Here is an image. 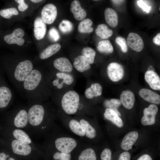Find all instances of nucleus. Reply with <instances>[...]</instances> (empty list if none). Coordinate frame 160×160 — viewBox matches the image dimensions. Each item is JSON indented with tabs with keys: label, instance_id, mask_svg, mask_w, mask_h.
Wrapping results in <instances>:
<instances>
[{
	"label": "nucleus",
	"instance_id": "5701e85b",
	"mask_svg": "<svg viewBox=\"0 0 160 160\" xmlns=\"http://www.w3.org/2000/svg\"><path fill=\"white\" fill-rule=\"evenodd\" d=\"M70 10L74 18L78 20H83L86 16L85 10L82 8L79 2L77 0H74L72 2Z\"/></svg>",
	"mask_w": 160,
	"mask_h": 160
},
{
	"label": "nucleus",
	"instance_id": "ea45409f",
	"mask_svg": "<svg viewBox=\"0 0 160 160\" xmlns=\"http://www.w3.org/2000/svg\"><path fill=\"white\" fill-rule=\"evenodd\" d=\"M104 104L105 106L107 108L113 110L117 113L119 116H121V114L117 109L118 106L112 103L110 100H106L105 101Z\"/></svg>",
	"mask_w": 160,
	"mask_h": 160
},
{
	"label": "nucleus",
	"instance_id": "3c124183",
	"mask_svg": "<svg viewBox=\"0 0 160 160\" xmlns=\"http://www.w3.org/2000/svg\"><path fill=\"white\" fill-rule=\"evenodd\" d=\"M63 81H62V82L58 84L57 88L59 89H61L63 87Z\"/></svg>",
	"mask_w": 160,
	"mask_h": 160
},
{
	"label": "nucleus",
	"instance_id": "473e14b6",
	"mask_svg": "<svg viewBox=\"0 0 160 160\" xmlns=\"http://www.w3.org/2000/svg\"><path fill=\"white\" fill-rule=\"evenodd\" d=\"M18 14V12L14 7L5 8L0 10V16L4 19H9L13 15H17Z\"/></svg>",
	"mask_w": 160,
	"mask_h": 160
},
{
	"label": "nucleus",
	"instance_id": "f3484780",
	"mask_svg": "<svg viewBox=\"0 0 160 160\" xmlns=\"http://www.w3.org/2000/svg\"><path fill=\"white\" fill-rule=\"evenodd\" d=\"M138 137V134L136 131L129 132L124 137L121 143V148L126 151L131 149Z\"/></svg>",
	"mask_w": 160,
	"mask_h": 160
},
{
	"label": "nucleus",
	"instance_id": "603ef678",
	"mask_svg": "<svg viewBox=\"0 0 160 160\" xmlns=\"http://www.w3.org/2000/svg\"><path fill=\"white\" fill-rule=\"evenodd\" d=\"M30 1L35 3H38L42 1V0H31Z\"/></svg>",
	"mask_w": 160,
	"mask_h": 160
},
{
	"label": "nucleus",
	"instance_id": "4be33fe9",
	"mask_svg": "<svg viewBox=\"0 0 160 160\" xmlns=\"http://www.w3.org/2000/svg\"><path fill=\"white\" fill-rule=\"evenodd\" d=\"M53 65L56 69L61 72H70L73 70L72 65L70 60L65 57L56 59L53 62Z\"/></svg>",
	"mask_w": 160,
	"mask_h": 160
},
{
	"label": "nucleus",
	"instance_id": "7ed1b4c3",
	"mask_svg": "<svg viewBox=\"0 0 160 160\" xmlns=\"http://www.w3.org/2000/svg\"><path fill=\"white\" fill-rule=\"evenodd\" d=\"M43 79L42 73L33 68L24 80L23 85L29 104L41 103L39 92Z\"/></svg>",
	"mask_w": 160,
	"mask_h": 160
},
{
	"label": "nucleus",
	"instance_id": "ddd939ff",
	"mask_svg": "<svg viewBox=\"0 0 160 160\" xmlns=\"http://www.w3.org/2000/svg\"><path fill=\"white\" fill-rule=\"evenodd\" d=\"M25 35L24 31L21 28H17L14 30L11 34L5 35L3 37V40L9 44H16L22 46L25 42L23 37Z\"/></svg>",
	"mask_w": 160,
	"mask_h": 160
},
{
	"label": "nucleus",
	"instance_id": "0eeeda50",
	"mask_svg": "<svg viewBox=\"0 0 160 160\" xmlns=\"http://www.w3.org/2000/svg\"><path fill=\"white\" fill-rule=\"evenodd\" d=\"M80 98L78 94L75 91L67 92L63 96L61 102L62 108L67 115L76 113L79 109Z\"/></svg>",
	"mask_w": 160,
	"mask_h": 160
},
{
	"label": "nucleus",
	"instance_id": "cd10ccee",
	"mask_svg": "<svg viewBox=\"0 0 160 160\" xmlns=\"http://www.w3.org/2000/svg\"><path fill=\"white\" fill-rule=\"evenodd\" d=\"M60 48L61 45L59 43L52 44L40 53L39 57L41 60L47 59L57 53Z\"/></svg>",
	"mask_w": 160,
	"mask_h": 160
},
{
	"label": "nucleus",
	"instance_id": "c03bdc74",
	"mask_svg": "<svg viewBox=\"0 0 160 160\" xmlns=\"http://www.w3.org/2000/svg\"><path fill=\"white\" fill-rule=\"evenodd\" d=\"M10 156V155L7 153L6 151H3L0 152V160H8Z\"/></svg>",
	"mask_w": 160,
	"mask_h": 160
},
{
	"label": "nucleus",
	"instance_id": "a878e982",
	"mask_svg": "<svg viewBox=\"0 0 160 160\" xmlns=\"http://www.w3.org/2000/svg\"><path fill=\"white\" fill-rule=\"evenodd\" d=\"M73 65L79 72H82L91 68V65L85 57L82 55H79L74 59Z\"/></svg>",
	"mask_w": 160,
	"mask_h": 160
},
{
	"label": "nucleus",
	"instance_id": "423d86ee",
	"mask_svg": "<svg viewBox=\"0 0 160 160\" xmlns=\"http://www.w3.org/2000/svg\"><path fill=\"white\" fill-rule=\"evenodd\" d=\"M0 132L2 135L26 143L39 151V145L35 144L29 135L23 129L5 125L0 127Z\"/></svg>",
	"mask_w": 160,
	"mask_h": 160
},
{
	"label": "nucleus",
	"instance_id": "a211bd4d",
	"mask_svg": "<svg viewBox=\"0 0 160 160\" xmlns=\"http://www.w3.org/2000/svg\"><path fill=\"white\" fill-rule=\"evenodd\" d=\"M33 32L35 38L37 40L43 39L44 37L47 30L46 24L41 18L37 17L34 22Z\"/></svg>",
	"mask_w": 160,
	"mask_h": 160
},
{
	"label": "nucleus",
	"instance_id": "c9c22d12",
	"mask_svg": "<svg viewBox=\"0 0 160 160\" xmlns=\"http://www.w3.org/2000/svg\"><path fill=\"white\" fill-rule=\"evenodd\" d=\"M56 76L59 79H62L63 81L67 85H70L73 81V76L68 73H57L56 74Z\"/></svg>",
	"mask_w": 160,
	"mask_h": 160
},
{
	"label": "nucleus",
	"instance_id": "7c9ffc66",
	"mask_svg": "<svg viewBox=\"0 0 160 160\" xmlns=\"http://www.w3.org/2000/svg\"><path fill=\"white\" fill-rule=\"evenodd\" d=\"M92 23V21L89 19L83 20L79 25L78 31L81 33H89L92 32L93 31V28L91 27Z\"/></svg>",
	"mask_w": 160,
	"mask_h": 160
},
{
	"label": "nucleus",
	"instance_id": "864d4df0",
	"mask_svg": "<svg viewBox=\"0 0 160 160\" xmlns=\"http://www.w3.org/2000/svg\"><path fill=\"white\" fill-rule=\"evenodd\" d=\"M8 160H16L14 158L10 156V157L9 158Z\"/></svg>",
	"mask_w": 160,
	"mask_h": 160
},
{
	"label": "nucleus",
	"instance_id": "b1692460",
	"mask_svg": "<svg viewBox=\"0 0 160 160\" xmlns=\"http://www.w3.org/2000/svg\"><path fill=\"white\" fill-rule=\"evenodd\" d=\"M105 21L111 27L115 28L117 26L118 23V17L116 12L111 8H106L104 11Z\"/></svg>",
	"mask_w": 160,
	"mask_h": 160
},
{
	"label": "nucleus",
	"instance_id": "6e6552de",
	"mask_svg": "<svg viewBox=\"0 0 160 160\" xmlns=\"http://www.w3.org/2000/svg\"><path fill=\"white\" fill-rule=\"evenodd\" d=\"M0 71V111L7 108L13 99L12 90L4 79Z\"/></svg>",
	"mask_w": 160,
	"mask_h": 160
},
{
	"label": "nucleus",
	"instance_id": "72a5a7b5",
	"mask_svg": "<svg viewBox=\"0 0 160 160\" xmlns=\"http://www.w3.org/2000/svg\"><path fill=\"white\" fill-rule=\"evenodd\" d=\"M82 53L90 64L94 63L96 52L93 49L90 47H85L82 49Z\"/></svg>",
	"mask_w": 160,
	"mask_h": 160
},
{
	"label": "nucleus",
	"instance_id": "a18cd8bd",
	"mask_svg": "<svg viewBox=\"0 0 160 160\" xmlns=\"http://www.w3.org/2000/svg\"><path fill=\"white\" fill-rule=\"evenodd\" d=\"M153 42L155 44L160 45V33H158L153 39Z\"/></svg>",
	"mask_w": 160,
	"mask_h": 160
},
{
	"label": "nucleus",
	"instance_id": "49530a36",
	"mask_svg": "<svg viewBox=\"0 0 160 160\" xmlns=\"http://www.w3.org/2000/svg\"><path fill=\"white\" fill-rule=\"evenodd\" d=\"M137 160H152V159L149 155L144 154L140 156Z\"/></svg>",
	"mask_w": 160,
	"mask_h": 160
},
{
	"label": "nucleus",
	"instance_id": "79ce46f5",
	"mask_svg": "<svg viewBox=\"0 0 160 160\" xmlns=\"http://www.w3.org/2000/svg\"><path fill=\"white\" fill-rule=\"evenodd\" d=\"M15 1L19 4L18 9L20 11L23 12L28 9V6L25 3L24 0H16Z\"/></svg>",
	"mask_w": 160,
	"mask_h": 160
},
{
	"label": "nucleus",
	"instance_id": "412c9836",
	"mask_svg": "<svg viewBox=\"0 0 160 160\" xmlns=\"http://www.w3.org/2000/svg\"><path fill=\"white\" fill-rule=\"evenodd\" d=\"M135 100L134 94L130 91L124 90L121 94L120 100L121 104L127 109H130L133 107Z\"/></svg>",
	"mask_w": 160,
	"mask_h": 160
},
{
	"label": "nucleus",
	"instance_id": "f03ea898",
	"mask_svg": "<svg viewBox=\"0 0 160 160\" xmlns=\"http://www.w3.org/2000/svg\"><path fill=\"white\" fill-rule=\"evenodd\" d=\"M44 138L41 145L67 153L76 150L83 142L63 131L58 126Z\"/></svg>",
	"mask_w": 160,
	"mask_h": 160
},
{
	"label": "nucleus",
	"instance_id": "9b49d317",
	"mask_svg": "<svg viewBox=\"0 0 160 160\" xmlns=\"http://www.w3.org/2000/svg\"><path fill=\"white\" fill-rule=\"evenodd\" d=\"M41 14V18L45 23L51 24L55 21L57 16L56 7L52 4H47L43 7Z\"/></svg>",
	"mask_w": 160,
	"mask_h": 160
},
{
	"label": "nucleus",
	"instance_id": "f8f14e48",
	"mask_svg": "<svg viewBox=\"0 0 160 160\" xmlns=\"http://www.w3.org/2000/svg\"><path fill=\"white\" fill-rule=\"evenodd\" d=\"M158 108L154 104L150 105L143 111L144 116L141 119V122L143 126L151 125L154 124L155 117Z\"/></svg>",
	"mask_w": 160,
	"mask_h": 160
},
{
	"label": "nucleus",
	"instance_id": "4468645a",
	"mask_svg": "<svg viewBox=\"0 0 160 160\" xmlns=\"http://www.w3.org/2000/svg\"><path fill=\"white\" fill-rule=\"evenodd\" d=\"M107 71L109 78L114 82L119 81L124 75V70L122 66L116 62H112L108 65Z\"/></svg>",
	"mask_w": 160,
	"mask_h": 160
},
{
	"label": "nucleus",
	"instance_id": "a19ab883",
	"mask_svg": "<svg viewBox=\"0 0 160 160\" xmlns=\"http://www.w3.org/2000/svg\"><path fill=\"white\" fill-rule=\"evenodd\" d=\"M137 3L139 7L144 11L147 13L150 12L151 6L148 5L143 0H138Z\"/></svg>",
	"mask_w": 160,
	"mask_h": 160
},
{
	"label": "nucleus",
	"instance_id": "1a4fd4ad",
	"mask_svg": "<svg viewBox=\"0 0 160 160\" xmlns=\"http://www.w3.org/2000/svg\"><path fill=\"white\" fill-rule=\"evenodd\" d=\"M63 126L71 133L78 137L79 139L85 142V132L79 121L76 118L60 119Z\"/></svg>",
	"mask_w": 160,
	"mask_h": 160
},
{
	"label": "nucleus",
	"instance_id": "c85d7f7f",
	"mask_svg": "<svg viewBox=\"0 0 160 160\" xmlns=\"http://www.w3.org/2000/svg\"><path fill=\"white\" fill-rule=\"evenodd\" d=\"M96 35L103 39L108 38L111 36L113 33V31L109 28L105 24L99 25L95 30Z\"/></svg>",
	"mask_w": 160,
	"mask_h": 160
},
{
	"label": "nucleus",
	"instance_id": "5fc2aeb1",
	"mask_svg": "<svg viewBox=\"0 0 160 160\" xmlns=\"http://www.w3.org/2000/svg\"><path fill=\"white\" fill-rule=\"evenodd\" d=\"M1 140H2V138H1L0 137V144L1 143Z\"/></svg>",
	"mask_w": 160,
	"mask_h": 160
},
{
	"label": "nucleus",
	"instance_id": "dca6fc26",
	"mask_svg": "<svg viewBox=\"0 0 160 160\" xmlns=\"http://www.w3.org/2000/svg\"><path fill=\"white\" fill-rule=\"evenodd\" d=\"M127 40L129 47L134 51L140 52L143 49L144 47L143 41L138 34L133 32L129 33Z\"/></svg>",
	"mask_w": 160,
	"mask_h": 160
},
{
	"label": "nucleus",
	"instance_id": "39448f33",
	"mask_svg": "<svg viewBox=\"0 0 160 160\" xmlns=\"http://www.w3.org/2000/svg\"><path fill=\"white\" fill-rule=\"evenodd\" d=\"M5 122L8 126L28 130V106L19 107L9 112L6 116Z\"/></svg>",
	"mask_w": 160,
	"mask_h": 160
},
{
	"label": "nucleus",
	"instance_id": "f257e3e1",
	"mask_svg": "<svg viewBox=\"0 0 160 160\" xmlns=\"http://www.w3.org/2000/svg\"><path fill=\"white\" fill-rule=\"evenodd\" d=\"M28 130L38 136L44 137L57 125L55 116L41 103L28 104Z\"/></svg>",
	"mask_w": 160,
	"mask_h": 160
},
{
	"label": "nucleus",
	"instance_id": "37998d69",
	"mask_svg": "<svg viewBox=\"0 0 160 160\" xmlns=\"http://www.w3.org/2000/svg\"><path fill=\"white\" fill-rule=\"evenodd\" d=\"M131 155L128 151L121 153L119 155L118 160H130Z\"/></svg>",
	"mask_w": 160,
	"mask_h": 160
},
{
	"label": "nucleus",
	"instance_id": "6ab92c4d",
	"mask_svg": "<svg viewBox=\"0 0 160 160\" xmlns=\"http://www.w3.org/2000/svg\"><path fill=\"white\" fill-rule=\"evenodd\" d=\"M145 79L151 88L155 90H160V78L156 72L147 71L145 74Z\"/></svg>",
	"mask_w": 160,
	"mask_h": 160
},
{
	"label": "nucleus",
	"instance_id": "e433bc0d",
	"mask_svg": "<svg viewBox=\"0 0 160 160\" xmlns=\"http://www.w3.org/2000/svg\"><path fill=\"white\" fill-rule=\"evenodd\" d=\"M48 35L49 39L54 42L57 41L60 38V34L58 31L54 27L52 28L49 29Z\"/></svg>",
	"mask_w": 160,
	"mask_h": 160
},
{
	"label": "nucleus",
	"instance_id": "c756f323",
	"mask_svg": "<svg viewBox=\"0 0 160 160\" xmlns=\"http://www.w3.org/2000/svg\"><path fill=\"white\" fill-rule=\"evenodd\" d=\"M39 146L40 148L53 151L52 158L54 160H71V153L60 152L41 144L39 145Z\"/></svg>",
	"mask_w": 160,
	"mask_h": 160
},
{
	"label": "nucleus",
	"instance_id": "20e7f679",
	"mask_svg": "<svg viewBox=\"0 0 160 160\" xmlns=\"http://www.w3.org/2000/svg\"><path fill=\"white\" fill-rule=\"evenodd\" d=\"M3 68L11 82L18 89L23 91V82L33 68L32 62L26 60L19 62L14 68L3 65Z\"/></svg>",
	"mask_w": 160,
	"mask_h": 160
},
{
	"label": "nucleus",
	"instance_id": "58836bf2",
	"mask_svg": "<svg viewBox=\"0 0 160 160\" xmlns=\"http://www.w3.org/2000/svg\"><path fill=\"white\" fill-rule=\"evenodd\" d=\"M112 152L108 148H105L102 151L100 154L101 160H111Z\"/></svg>",
	"mask_w": 160,
	"mask_h": 160
},
{
	"label": "nucleus",
	"instance_id": "9d476101",
	"mask_svg": "<svg viewBox=\"0 0 160 160\" xmlns=\"http://www.w3.org/2000/svg\"><path fill=\"white\" fill-rule=\"evenodd\" d=\"M79 122L85 132V142L90 143L91 140L95 139L97 135V131L91 121L84 117L76 118Z\"/></svg>",
	"mask_w": 160,
	"mask_h": 160
},
{
	"label": "nucleus",
	"instance_id": "2eb2a0df",
	"mask_svg": "<svg viewBox=\"0 0 160 160\" xmlns=\"http://www.w3.org/2000/svg\"><path fill=\"white\" fill-rule=\"evenodd\" d=\"M79 149L80 151L78 160H97L95 151L90 145V143L83 142Z\"/></svg>",
	"mask_w": 160,
	"mask_h": 160
},
{
	"label": "nucleus",
	"instance_id": "2f4dec72",
	"mask_svg": "<svg viewBox=\"0 0 160 160\" xmlns=\"http://www.w3.org/2000/svg\"><path fill=\"white\" fill-rule=\"evenodd\" d=\"M97 48L99 52L107 54L112 53L113 51L112 45L107 40L100 41L98 43Z\"/></svg>",
	"mask_w": 160,
	"mask_h": 160
},
{
	"label": "nucleus",
	"instance_id": "f704fd0d",
	"mask_svg": "<svg viewBox=\"0 0 160 160\" xmlns=\"http://www.w3.org/2000/svg\"><path fill=\"white\" fill-rule=\"evenodd\" d=\"M59 28L62 33L67 34L73 30V25L71 22L68 20H63L60 23Z\"/></svg>",
	"mask_w": 160,
	"mask_h": 160
},
{
	"label": "nucleus",
	"instance_id": "bb28decb",
	"mask_svg": "<svg viewBox=\"0 0 160 160\" xmlns=\"http://www.w3.org/2000/svg\"><path fill=\"white\" fill-rule=\"evenodd\" d=\"M102 91L101 85L98 83H94L92 84L90 87L86 89L84 93L87 98L91 99L94 97L101 95Z\"/></svg>",
	"mask_w": 160,
	"mask_h": 160
},
{
	"label": "nucleus",
	"instance_id": "4c0bfd02",
	"mask_svg": "<svg viewBox=\"0 0 160 160\" xmlns=\"http://www.w3.org/2000/svg\"><path fill=\"white\" fill-rule=\"evenodd\" d=\"M115 40L116 42L120 47L123 52L125 53L127 52V47L124 38L122 37L118 36L116 38Z\"/></svg>",
	"mask_w": 160,
	"mask_h": 160
},
{
	"label": "nucleus",
	"instance_id": "aec40b11",
	"mask_svg": "<svg viewBox=\"0 0 160 160\" xmlns=\"http://www.w3.org/2000/svg\"><path fill=\"white\" fill-rule=\"evenodd\" d=\"M139 94L142 98L148 102L156 104H160V95L149 89H141L139 92Z\"/></svg>",
	"mask_w": 160,
	"mask_h": 160
},
{
	"label": "nucleus",
	"instance_id": "8fccbe9b",
	"mask_svg": "<svg viewBox=\"0 0 160 160\" xmlns=\"http://www.w3.org/2000/svg\"><path fill=\"white\" fill-rule=\"evenodd\" d=\"M124 1V0H112L111 1L113 3L116 4H121Z\"/></svg>",
	"mask_w": 160,
	"mask_h": 160
},
{
	"label": "nucleus",
	"instance_id": "09e8293b",
	"mask_svg": "<svg viewBox=\"0 0 160 160\" xmlns=\"http://www.w3.org/2000/svg\"><path fill=\"white\" fill-rule=\"evenodd\" d=\"M59 79H60L57 78L53 80L52 82V85L54 87H57L58 84L60 83L59 82Z\"/></svg>",
	"mask_w": 160,
	"mask_h": 160
},
{
	"label": "nucleus",
	"instance_id": "de8ad7c7",
	"mask_svg": "<svg viewBox=\"0 0 160 160\" xmlns=\"http://www.w3.org/2000/svg\"><path fill=\"white\" fill-rule=\"evenodd\" d=\"M110 100L112 103L118 107L121 104L120 100L118 99H112Z\"/></svg>",
	"mask_w": 160,
	"mask_h": 160
},
{
	"label": "nucleus",
	"instance_id": "393cba45",
	"mask_svg": "<svg viewBox=\"0 0 160 160\" xmlns=\"http://www.w3.org/2000/svg\"><path fill=\"white\" fill-rule=\"evenodd\" d=\"M105 119L111 121L118 127L121 128L123 126V123L121 119L117 113L113 110L107 108L104 113Z\"/></svg>",
	"mask_w": 160,
	"mask_h": 160
}]
</instances>
